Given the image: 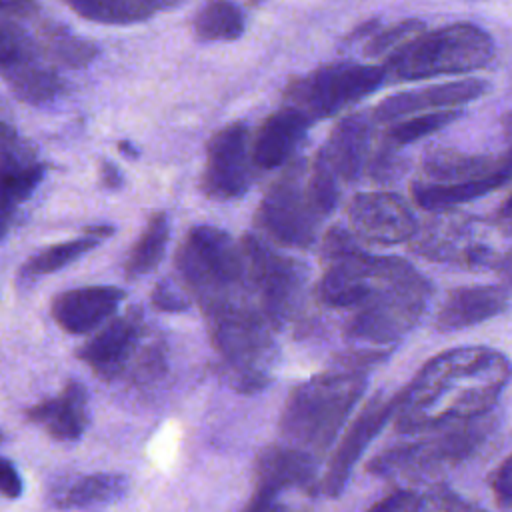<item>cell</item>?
Listing matches in <instances>:
<instances>
[{
  "label": "cell",
  "instance_id": "obj_1",
  "mask_svg": "<svg viewBox=\"0 0 512 512\" xmlns=\"http://www.w3.org/2000/svg\"><path fill=\"white\" fill-rule=\"evenodd\" d=\"M512 368L486 346H462L436 354L396 396V428L404 434L470 422L498 402Z\"/></svg>",
  "mask_w": 512,
  "mask_h": 512
},
{
  "label": "cell",
  "instance_id": "obj_2",
  "mask_svg": "<svg viewBox=\"0 0 512 512\" xmlns=\"http://www.w3.org/2000/svg\"><path fill=\"white\" fill-rule=\"evenodd\" d=\"M382 356L384 352L364 354L362 360L316 374L294 388L280 416V434L286 444L314 458L322 456L364 394L368 382L366 360Z\"/></svg>",
  "mask_w": 512,
  "mask_h": 512
},
{
  "label": "cell",
  "instance_id": "obj_3",
  "mask_svg": "<svg viewBox=\"0 0 512 512\" xmlns=\"http://www.w3.org/2000/svg\"><path fill=\"white\" fill-rule=\"evenodd\" d=\"M202 314L226 382L244 394L266 388L276 362V328L258 302H224L202 310Z\"/></svg>",
  "mask_w": 512,
  "mask_h": 512
},
{
  "label": "cell",
  "instance_id": "obj_4",
  "mask_svg": "<svg viewBox=\"0 0 512 512\" xmlns=\"http://www.w3.org/2000/svg\"><path fill=\"white\" fill-rule=\"evenodd\" d=\"M176 272L200 310L236 300L258 302L242 242L220 228H190L176 252Z\"/></svg>",
  "mask_w": 512,
  "mask_h": 512
},
{
  "label": "cell",
  "instance_id": "obj_5",
  "mask_svg": "<svg viewBox=\"0 0 512 512\" xmlns=\"http://www.w3.org/2000/svg\"><path fill=\"white\" fill-rule=\"evenodd\" d=\"M428 296V280L404 258L388 256L376 288L362 306L352 310L344 332L360 344L378 348L396 344L416 326Z\"/></svg>",
  "mask_w": 512,
  "mask_h": 512
},
{
  "label": "cell",
  "instance_id": "obj_6",
  "mask_svg": "<svg viewBox=\"0 0 512 512\" xmlns=\"http://www.w3.org/2000/svg\"><path fill=\"white\" fill-rule=\"evenodd\" d=\"M492 56L494 40L484 28L456 22L400 44L386 56L384 68L392 80H426L478 70Z\"/></svg>",
  "mask_w": 512,
  "mask_h": 512
},
{
  "label": "cell",
  "instance_id": "obj_7",
  "mask_svg": "<svg viewBox=\"0 0 512 512\" xmlns=\"http://www.w3.org/2000/svg\"><path fill=\"white\" fill-rule=\"evenodd\" d=\"M160 338L150 336L138 310L110 320L76 354L100 378L128 374L136 384H150L166 370V352Z\"/></svg>",
  "mask_w": 512,
  "mask_h": 512
},
{
  "label": "cell",
  "instance_id": "obj_8",
  "mask_svg": "<svg viewBox=\"0 0 512 512\" xmlns=\"http://www.w3.org/2000/svg\"><path fill=\"white\" fill-rule=\"evenodd\" d=\"M326 216L310 186V164L294 160L264 192L256 210V224L282 246L308 248Z\"/></svg>",
  "mask_w": 512,
  "mask_h": 512
},
{
  "label": "cell",
  "instance_id": "obj_9",
  "mask_svg": "<svg viewBox=\"0 0 512 512\" xmlns=\"http://www.w3.org/2000/svg\"><path fill=\"white\" fill-rule=\"evenodd\" d=\"M388 78L384 66L326 64L286 86V102L302 110L312 122L330 118L376 92Z\"/></svg>",
  "mask_w": 512,
  "mask_h": 512
},
{
  "label": "cell",
  "instance_id": "obj_10",
  "mask_svg": "<svg viewBox=\"0 0 512 512\" xmlns=\"http://www.w3.org/2000/svg\"><path fill=\"white\" fill-rule=\"evenodd\" d=\"M240 242L248 258L250 280L258 304L272 326L280 328L292 318L302 300L306 270L300 262L276 252L254 234H244Z\"/></svg>",
  "mask_w": 512,
  "mask_h": 512
},
{
  "label": "cell",
  "instance_id": "obj_11",
  "mask_svg": "<svg viewBox=\"0 0 512 512\" xmlns=\"http://www.w3.org/2000/svg\"><path fill=\"white\" fill-rule=\"evenodd\" d=\"M40 48L20 24L2 18L0 66L2 78L12 94L28 106H48L64 94V82L58 72L40 62Z\"/></svg>",
  "mask_w": 512,
  "mask_h": 512
},
{
  "label": "cell",
  "instance_id": "obj_12",
  "mask_svg": "<svg viewBox=\"0 0 512 512\" xmlns=\"http://www.w3.org/2000/svg\"><path fill=\"white\" fill-rule=\"evenodd\" d=\"M250 130L244 122L220 128L206 144L202 192L212 200H234L246 194L252 180Z\"/></svg>",
  "mask_w": 512,
  "mask_h": 512
},
{
  "label": "cell",
  "instance_id": "obj_13",
  "mask_svg": "<svg viewBox=\"0 0 512 512\" xmlns=\"http://www.w3.org/2000/svg\"><path fill=\"white\" fill-rule=\"evenodd\" d=\"M470 422H458L456 428L446 430L438 436L400 444L382 454H378L370 464L368 470L372 474H398V472H412L422 468H434L440 464L458 462L468 456L484 438V432Z\"/></svg>",
  "mask_w": 512,
  "mask_h": 512
},
{
  "label": "cell",
  "instance_id": "obj_14",
  "mask_svg": "<svg viewBox=\"0 0 512 512\" xmlns=\"http://www.w3.org/2000/svg\"><path fill=\"white\" fill-rule=\"evenodd\" d=\"M350 230L372 244H400L410 240L416 230V218L406 200L392 192H362L348 204Z\"/></svg>",
  "mask_w": 512,
  "mask_h": 512
},
{
  "label": "cell",
  "instance_id": "obj_15",
  "mask_svg": "<svg viewBox=\"0 0 512 512\" xmlns=\"http://www.w3.org/2000/svg\"><path fill=\"white\" fill-rule=\"evenodd\" d=\"M316 458L290 444H272L258 454L254 492L242 512H270L278 506L282 490L310 486L316 472Z\"/></svg>",
  "mask_w": 512,
  "mask_h": 512
},
{
  "label": "cell",
  "instance_id": "obj_16",
  "mask_svg": "<svg viewBox=\"0 0 512 512\" xmlns=\"http://www.w3.org/2000/svg\"><path fill=\"white\" fill-rule=\"evenodd\" d=\"M396 408H398L396 396L390 400H384L378 394L354 418V422L350 424L344 438L340 440V444L322 476L320 490L326 496L336 498L344 490L354 464L360 460V456L364 454L368 444L376 438V434L390 420V416L396 414Z\"/></svg>",
  "mask_w": 512,
  "mask_h": 512
},
{
  "label": "cell",
  "instance_id": "obj_17",
  "mask_svg": "<svg viewBox=\"0 0 512 512\" xmlns=\"http://www.w3.org/2000/svg\"><path fill=\"white\" fill-rule=\"evenodd\" d=\"M126 292L118 286L96 284L70 288L50 302L52 320L68 334H86L114 316Z\"/></svg>",
  "mask_w": 512,
  "mask_h": 512
},
{
  "label": "cell",
  "instance_id": "obj_18",
  "mask_svg": "<svg viewBox=\"0 0 512 512\" xmlns=\"http://www.w3.org/2000/svg\"><path fill=\"white\" fill-rule=\"evenodd\" d=\"M488 84L478 78H466L456 82H444L434 84L426 88L406 90L392 94L378 102L372 110V118L376 122H392L416 112L426 110H448L458 108L462 104H468L472 100H478L488 92Z\"/></svg>",
  "mask_w": 512,
  "mask_h": 512
},
{
  "label": "cell",
  "instance_id": "obj_19",
  "mask_svg": "<svg viewBox=\"0 0 512 512\" xmlns=\"http://www.w3.org/2000/svg\"><path fill=\"white\" fill-rule=\"evenodd\" d=\"M370 140L372 120L362 112L344 116L326 144L318 150V158L332 170V174L344 184L354 182L368 170L370 164Z\"/></svg>",
  "mask_w": 512,
  "mask_h": 512
},
{
  "label": "cell",
  "instance_id": "obj_20",
  "mask_svg": "<svg viewBox=\"0 0 512 512\" xmlns=\"http://www.w3.org/2000/svg\"><path fill=\"white\" fill-rule=\"evenodd\" d=\"M312 120L298 108L286 104L272 112L256 130L252 142V162L258 170L284 166L306 136Z\"/></svg>",
  "mask_w": 512,
  "mask_h": 512
},
{
  "label": "cell",
  "instance_id": "obj_21",
  "mask_svg": "<svg viewBox=\"0 0 512 512\" xmlns=\"http://www.w3.org/2000/svg\"><path fill=\"white\" fill-rule=\"evenodd\" d=\"M422 172L428 182L438 184L492 176H506L512 180V158L506 150L502 154H468L454 148H436L422 158Z\"/></svg>",
  "mask_w": 512,
  "mask_h": 512
},
{
  "label": "cell",
  "instance_id": "obj_22",
  "mask_svg": "<svg viewBox=\"0 0 512 512\" xmlns=\"http://www.w3.org/2000/svg\"><path fill=\"white\" fill-rule=\"evenodd\" d=\"M26 416L30 422L42 426L54 440H78L88 426L86 388L76 380H68L58 396L34 404Z\"/></svg>",
  "mask_w": 512,
  "mask_h": 512
},
{
  "label": "cell",
  "instance_id": "obj_23",
  "mask_svg": "<svg viewBox=\"0 0 512 512\" xmlns=\"http://www.w3.org/2000/svg\"><path fill=\"white\" fill-rule=\"evenodd\" d=\"M506 308V292L498 286H464L452 290L436 314L442 332L462 330L498 316Z\"/></svg>",
  "mask_w": 512,
  "mask_h": 512
},
{
  "label": "cell",
  "instance_id": "obj_24",
  "mask_svg": "<svg viewBox=\"0 0 512 512\" xmlns=\"http://www.w3.org/2000/svg\"><path fill=\"white\" fill-rule=\"evenodd\" d=\"M112 232H114L112 226H90V228H86V236H82V238L52 244V246L36 252L34 256H30L20 266L18 278L20 280H36L40 276L58 272V270L66 268L68 264L76 262L80 256H84L92 248H96L100 244V240L108 238Z\"/></svg>",
  "mask_w": 512,
  "mask_h": 512
},
{
  "label": "cell",
  "instance_id": "obj_25",
  "mask_svg": "<svg viewBox=\"0 0 512 512\" xmlns=\"http://www.w3.org/2000/svg\"><path fill=\"white\" fill-rule=\"evenodd\" d=\"M510 178L506 176H492L480 180H466V182H452V184H438V182H416L412 184V198L424 210H448L458 204L476 200L500 186H504Z\"/></svg>",
  "mask_w": 512,
  "mask_h": 512
},
{
  "label": "cell",
  "instance_id": "obj_26",
  "mask_svg": "<svg viewBox=\"0 0 512 512\" xmlns=\"http://www.w3.org/2000/svg\"><path fill=\"white\" fill-rule=\"evenodd\" d=\"M34 40L40 48V54L46 56L50 62L68 66V68H80L90 64L96 54L98 46L74 36L68 28L56 22H40Z\"/></svg>",
  "mask_w": 512,
  "mask_h": 512
},
{
  "label": "cell",
  "instance_id": "obj_27",
  "mask_svg": "<svg viewBox=\"0 0 512 512\" xmlns=\"http://www.w3.org/2000/svg\"><path fill=\"white\" fill-rule=\"evenodd\" d=\"M128 480L122 474H88L68 484L56 498V504L64 510H86L118 500L126 492Z\"/></svg>",
  "mask_w": 512,
  "mask_h": 512
},
{
  "label": "cell",
  "instance_id": "obj_28",
  "mask_svg": "<svg viewBox=\"0 0 512 512\" xmlns=\"http://www.w3.org/2000/svg\"><path fill=\"white\" fill-rule=\"evenodd\" d=\"M244 14L232 0H210L194 16V36L202 42H232L244 32Z\"/></svg>",
  "mask_w": 512,
  "mask_h": 512
},
{
  "label": "cell",
  "instance_id": "obj_29",
  "mask_svg": "<svg viewBox=\"0 0 512 512\" xmlns=\"http://www.w3.org/2000/svg\"><path fill=\"white\" fill-rule=\"evenodd\" d=\"M168 236H170V222L168 216L164 212H156L148 218L142 234L138 236V240L132 244L126 262H124V270L128 276L136 278L142 274L152 272L158 262L164 256L166 244H168Z\"/></svg>",
  "mask_w": 512,
  "mask_h": 512
},
{
  "label": "cell",
  "instance_id": "obj_30",
  "mask_svg": "<svg viewBox=\"0 0 512 512\" xmlns=\"http://www.w3.org/2000/svg\"><path fill=\"white\" fill-rule=\"evenodd\" d=\"M460 116H462L460 108L418 114V116H412L408 120H402V122H396L394 126H390L384 134V140L390 142L392 146H404V144L416 142L420 138H426V136L446 128L448 124L456 122Z\"/></svg>",
  "mask_w": 512,
  "mask_h": 512
},
{
  "label": "cell",
  "instance_id": "obj_31",
  "mask_svg": "<svg viewBox=\"0 0 512 512\" xmlns=\"http://www.w3.org/2000/svg\"><path fill=\"white\" fill-rule=\"evenodd\" d=\"M78 16L98 24H132L140 14L128 0H64Z\"/></svg>",
  "mask_w": 512,
  "mask_h": 512
},
{
  "label": "cell",
  "instance_id": "obj_32",
  "mask_svg": "<svg viewBox=\"0 0 512 512\" xmlns=\"http://www.w3.org/2000/svg\"><path fill=\"white\" fill-rule=\"evenodd\" d=\"M420 32H424V22L418 18H406V20L396 22L388 28H382L374 36H370V40L364 46V54L368 58L382 56L384 52L392 50L394 46H400V44L408 42L410 38L418 36Z\"/></svg>",
  "mask_w": 512,
  "mask_h": 512
},
{
  "label": "cell",
  "instance_id": "obj_33",
  "mask_svg": "<svg viewBox=\"0 0 512 512\" xmlns=\"http://www.w3.org/2000/svg\"><path fill=\"white\" fill-rule=\"evenodd\" d=\"M190 294L186 292V288L180 284L174 282V280H160L154 290H152V306L158 308V310H164V312H182V310H188L190 306Z\"/></svg>",
  "mask_w": 512,
  "mask_h": 512
},
{
  "label": "cell",
  "instance_id": "obj_34",
  "mask_svg": "<svg viewBox=\"0 0 512 512\" xmlns=\"http://www.w3.org/2000/svg\"><path fill=\"white\" fill-rule=\"evenodd\" d=\"M418 508V498L410 490H394L372 504L366 512H414Z\"/></svg>",
  "mask_w": 512,
  "mask_h": 512
},
{
  "label": "cell",
  "instance_id": "obj_35",
  "mask_svg": "<svg viewBox=\"0 0 512 512\" xmlns=\"http://www.w3.org/2000/svg\"><path fill=\"white\" fill-rule=\"evenodd\" d=\"M490 486H492L494 498L502 506L512 508V454L498 466V470L490 480Z\"/></svg>",
  "mask_w": 512,
  "mask_h": 512
},
{
  "label": "cell",
  "instance_id": "obj_36",
  "mask_svg": "<svg viewBox=\"0 0 512 512\" xmlns=\"http://www.w3.org/2000/svg\"><path fill=\"white\" fill-rule=\"evenodd\" d=\"M432 500L440 512H482L480 508L462 500L458 494L450 492L448 488H436L432 494Z\"/></svg>",
  "mask_w": 512,
  "mask_h": 512
},
{
  "label": "cell",
  "instance_id": "obj_37",
  "mask_svg": "<svg viewBox=\"0 0 512 512\" xmlns=\"http://www.w3.org/2000/svg\"><path fill=\"white\" fill-rule=\"evenodd\" d=\"M0 490L4 494V498L8 500H14L22 494V480H20V474L16 470V466L4 458L2 462V472H0Z\"/></svg>",
  "mask_w": 512,
  "mask_h": 512
},
{
  "label": "cell",
  "instance_id": "obj_38",
  "mask_svg": "<svg viewBox=\"0 0 512 512\" xmlns=\"http://www.w3.org/2000/svg\"><path fill=\"white\" fill-rule=\"evenodd\" d=\"M38 6L34 0H2V16L6 18H34Z\"/></svg>",
  "mask_w": 512,
  "mask_h": 512
},
{
  "label": "cell",
  "instance_id": "obj_39",
  "mask_svg": "<svg viewBox=\"0 0 512 512\" xmlns=\"http://www.w3.org/2000/svg\"><path fill=\"white\" fill-rule=\"evenodd\" d=\"M134 10L140 14L142 20L150 18L154 12H162V10H170L176 8L178 4H182L184 0H128Z\"/></svg>",
  "mask_w": 512,
  "mask_h": 512
},
{
  "label": "cell",
  "instance_id": "obj_40",
  "mask_svg": "<svg viewBox=\"0 0 512 512\" xmlns=\"http://www.w3.org/2000/svg\"><path fill=\"white\" fill-rule=\"evenodd\" d=\"M100 182L108 190H118V188H122L124 178L116 164H112L110 160H102L100 162Z\"/></svg>",
  "mask_w": 512,
  "mask_h": 512
},
{
  "label": "cell",
  "instance_id": "obj_41",
  "mask_svg": "<svg viewBox=\"0 0 512 512\" xmlns=\"http://www.w3.org/2000/svg\"><path fill=\"white\" fill-rule=\"evenodd\" d=\"M494 224L502 234L512 236V194L504 200V204L498 208L494 216Z\"/></svg>",
  "mask_w": 512,
  "mask_h": 512
},
{
  "label": "cell",
  "instance_id": "obj_42",
  "mask_svg": "<svg viewBox=\"0 0 512 512\" xmlns=\"http://www.w3.org/2000/svg\"><path fill=\"white\" fill-rule=\"evenodd\" d=\"M378 30H380V20H378V18L364 20L362 24H358V26L348 34L346 42H354V40H360V38H366V36H374Z\"/></svg>",
  "mask_w": 512,
  "mask_h": 512
},
{
  "label": "cell",
  "instance_id": "obj_43",
  "mask_svg": "<svg viewBox=\"0 0 512 512\" xmlns=\"http://www.w3.org/2000/svg\"><path fill=\"white\" fill-rule=\"evenodd\" d=\"M500 126H502V134H504V140H506V152L512 158V110L506 112L500 118Z\"/></svg>",
  "mask_w": 512,
  "mask_h": 512
},
{
  "label": "cell",
  "instance_id": "obj_44",
  "mask_svg": "<svg viewBox=\"0 0 512 512\" xmlns=\"http://www.w3.org/2000/svg\"><path fill=\"white\" fill-rule=\"evenodd\" d=\"M118 150H120L122 154L130 156V158H138V150H136V148H134L130 142H126V140L118 142Z\"/></svg>",
  "mask_w": 512,
  "mask_h": 512
},
{
  "label": "cell",
  "instance_id": "obj_45",
  "mask_svg": "<svg viewBox=\"0 0 512 512\" xmlns=\"http://www.w3.org/2000/svg\"><path fill=\"white\" fill-rule=\"evenodd\" d=\"M500 266H502V270L506 272V276H508V280L512 282V256L510 258H502V262H500Z\"/></svg>",
  "mask_w": 512,
  "mask_h": 512
},
{
  "label": "cell",
  "instance_id": "obj_46",
  "mask_svg": "<svg viewBox=\"0 0 512 512\" xmlns=\"http://www.w3.org/2000/svg\"><path fill=\"white\" fill-rule=\"evenodd\" d=\"M270 512H284V510H282V508H280V506H274V508H272V510H270Z\"/></svg>",
  "mask_w": 512,
  "mask_h": 512
}]
</instances>
